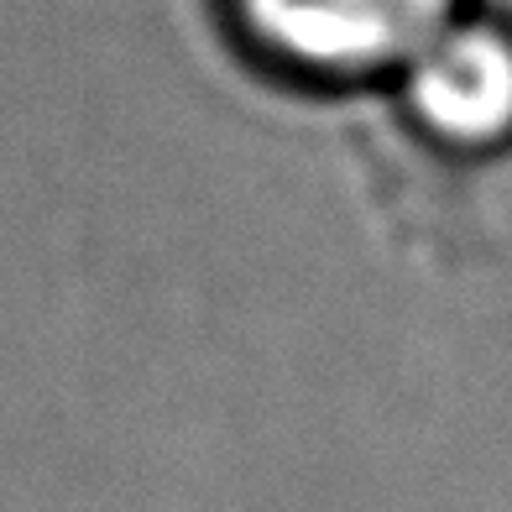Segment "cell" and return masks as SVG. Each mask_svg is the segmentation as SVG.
<instances>
[{
	"instance_id": "6da1fadb",
	"label": "cell",
	"mask_w": 512,
	"mask_h": 512,
	"mask_svg": "<svg viewBox=\"0 0 512 512\" xmlns=\"http://www.w3.org/2000/svg\"><path fill=\"white\" fill-rule=\"evenodd\" d=\"M251 48L304 74H377L413 63L450 27L455 0H230Z\"/></svg>"
},
{
	"instance_id": "7a4b0ae2",
	"label": "cell",
	"mask_w": 512,
	"mask_h": 512,
	"mask_svg": "<svg viewBox=\"0 0 512 512\" xmlns=\"http://www.w3.org/2000/svg\"><path fill=\"white\" fill-rule=\"evenodd\" d=\"M418 126L450 147H492L512 131V37L481 21L445 27L408 63Z\"/></svg>"
}]
</instances>
